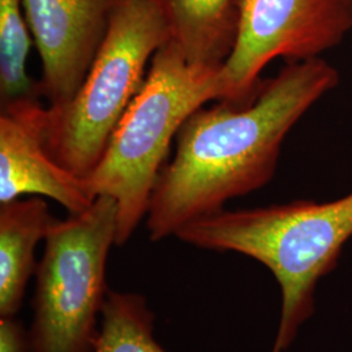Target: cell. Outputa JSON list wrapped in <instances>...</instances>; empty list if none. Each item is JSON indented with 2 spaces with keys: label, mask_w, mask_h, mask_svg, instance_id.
I'll use <instances>...</instances> for the list:
<instances>
[{
  "label": "cell",
  "mask_w": 352,
  "mask_h": 352,
  "mask_svg": "<svg viewBox=\"0 0 352 352\" xmlns=\"http://www.w3.org/2000/svg\"><path fill=\"white\" fill-rule=\"evenodd\" d=\"M338 84L336 67L315 58L287 63L263 80L250 104L197 109L179 129L175 155L153 190L149 239L175 236L189 222L266 186L292 126Z\"/></svg>",
  "instance_id": "1"
},
{
  "label": "cell",
  "mask_w": 352,
  "mask_h": 352,
  "mask_svg": "<svg viewBox=\"0 0 352 352\" xmlns=\"http://www.w3.org/2000/svg\"><path fill=\"white\" fill-rule=\"evenodd\" d=\"M175 238L200 250L244 254L272 272L282 294L272 352H285L314 315L318 280L352 239V192L336 201L222 209L189 222Z\"/></svg>",
  "instance_id": "2"
},
{
  "label": "cell",
  "mask_w": 352,
  "mask_h": 352,
  "mask_svg": "<svg viewBox=\"0 0 352 352\" xmlns=\"http://www.w3.org/2000/svg\"><path fill=\"white\" fill-rule=\"evenodd\" d=\"M219 69L192 67L171 39L157 51L139 93L116 126L100 162L85 180L94 197L116 202V245L146 219L151 195L173 139L192 113L218 101Z\"/></svg>",
  "instance_id": "3"
},
{
  "label": "cell",
  "mask_w": 352,
  "mask_h": 352,
  "mask_svg": "<svg viewBox=\"0 0 352 352\" xmlns=\"http://www.w3.org/2000/svg\"><path fill=\"white\" fill-rule=\"evenodd\" d=\"M170 39L154 0H129L116 13L75 96L45 107V146L58 164L82 179L93 171L142 87L146 65Z\"/></svg>",
  "instance_id": "4"
},
{
  "label": "cell",
  "mask_w": 352,
  "mask_h": 352,
  "mask_svg": "<svg viewBox=\"0 0 352 352\" xmlns=\"http://www.w3.org/2000/svg\"><path fill=\"white\" fill-rule=\"evenodd\" d=\"M116 230L118 208L109 196H98L82 213L54 221L34 274L32 351L93 352Z\"/></svg>",
  "instance_id": "5"
},
{
  "label": "cell",
  "mask_w": 352,
  "mask_h": 352,
  "mask_svg": "<svg viewBox=\"0 0 352 352\" xmlns=\"http://www.w3.org/2000/svg\"><path fill=\"white\" fill-rule=\"evenodd\" d=\"M234 49L218 74V101L250 104L261 72L278 58L289 63L320 58L352 30V0H238Z\"/></svg>",
  "instance_id": "6"
},
{
  "label": "cell",
  "mask_w": 352,
  "mask_h": 352,
  "mask_svg": "<svg viewBox=\"0 0 352 352\" xmlns=\"http://www.w3.org/2000/svg\"><path fill=\"white\" fill-rule=\"evenodd\" d=\"M129 0H24L26 21L42 60L41 96L60 104L75 96Z\"/></svg>",
  "instance_id": "7"
},
{
  "label": "cell",
  "mask_w": 352,
  "mask_h": 352,
  "mask_svg": "<svg viewBox=\"0 0 352 352\" xmlns=\"http://www.w3.org/2000/svg\"><path fill=\"white\" fill-rule=\"evenodd\" d=\"M45 107L38 97L1 103L0 111V204L23 196L49 197L69 214L91 206L85 179L58 164L45 146Z\"/></svg>",
  "instance_id": "8"
},
{
  "label": "cell",
  "mask_w": 352,
  "mask_h": 352,
  "mask_svg": "<svg viewBox=\"0 0 352 352\" xmlns=\"http://www.w3.org/2000/svg\"><path fill=\"white\" fill-rule=\"evenodd\" d=\"M56 218L47 202L32 196L0 204V316H16L36 274L38 243Z\"/></svg>",
  "instance_id": "9"
},
{
  "label": "cell",
  "mask_w": 352,
  "mask_h": 352,
  "mask_svg": "<svg viewBox=\"0 0 352 352\" xmlns=\"http://www.w3.org/2000/svg\"><path fill=\"white\" fill-rule=\"evenodd\" d=\"M168 23L171 41L192 67L217 71L234 49L238 0H154Z\"/></svg>",
  "instance_id": "10"
},
{
  "label": "cell",
  "mask_w": 352,
  "mask_h": 352,
  "mask_svg": "<svg viewBox=\"0 0 352 352\" xmlns=\"http://www.w3.org/2000/svg\"><path fill=\"white\" fill-rule=\"evenodd\" d=\"M154 322L142 294L109 289L93 352H167L154 337Z\"/></svg>",
  "instance_id": "11"
},
{
  "label": "cell",
  "mask_w": 352,
  "mask_h": 352,
  "mask_svg": "<svg viewBox=\"0 0 352 352\" xmlns=\"http://www.w3.org/2000/svg\"><path fill=\"white\" fill-rule=\"evenodd\" d=\"M24 0H0V98L1 103L39 97V84L28 75L32 46Z\"/></svg>",
  "instance_id": "12"
},
{
  "label": "cell",
  "mask_w": 352,
  "mask_h": 352,
  "mask_svg": "<svg viewBox=\"0 0 352 352\" xmlns=\"http://www.w3.org/2000/svg\"><path fill=\"white\" fill-rule=\"evenodd\" d=\"M0 352H33L29 331L16 316H0Z\"/></svg>",
  "instance_id": "13"
}]
</instances>
